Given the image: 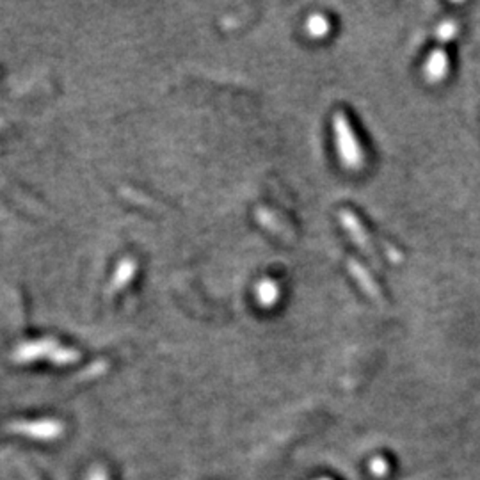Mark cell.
<instances>
[{
    "label": "cell",
    "instance_id": "5b68a950",
    "mask_svg": "<svg viewBox=\"0 0 480 480\" xmlns=\"http://www.w3.org/2000/svg\"><path fill=\"white\" fill-rule=\"evenodd\" d=\"M15 431L36 440H54L61 434V425L57 421H36V424H20Z\"/></svg>",
    "mask_w": 480,
    "mask_h": 480
},
{
    "label": "cell",
    "instance_id": "8fae6325",
    "mask_svg": "<svg viewBox=\"0 0 480 480\" xmlns=\"http://www.w3.org/2000/svg\"><path fill=\"white\" fill-rule=\"evenodd\" d=\"M88 480H109V477L104 468H95V470H91V473H89Z\"/></svg>",
    "mask_w": 480,
    "mask_h": 480
},
{
    "label": "cell",
    "instance_id": "277c9868",
    "mask_svg": "<svg viewBox=\"0 0 480 480\" xmlns=\"http://www.w3.org/2000/svg\"><path fill=\"white\" fill-rule=\"evenodd\" d=\"M347 267H349V272L353 274V278L356 279L359 288H362L370 299L381 302L382 292H381V288H379V285L376 283V279L372 278V274H370L369 270L362 265V263L356 262V260H349V262H347Z\"/></svg>",
    "mask_w": 480,
    "mask_h": 480
},
{
    "label": "cell",
    "instance_id": "52a82bcc",
    "mask_svg": "<svg viewBox=\"0 0 480 480\" xmlns=\"http://www.w3.org/2000/svg\"><path fill=\"white\" fill-rule=\"evenodd\" d=\"M256 299L262 306H274L279 299V286L270 279L260 281L256 286Z\"/></svg>",
    "mask_w": 480,
    "mask_h": 480
},
{
    "label": "cell",
    "instance_id": "8992f818",
    "mask_svg": "<svg viewBox=\"0 0 480 480\" xmlns=\"http://www.w3.org/2000/svg\"><path fill=\"white\" fill-rule=\"evenodd\" d=\"M135 270H137V263H135L132 258H127L119 263L118 270H116V274H114V279H112L111 292H116V290L123 288L127 283H130L135 276Z\"/></svg>",
    "mask_w": 480,
    "mask_h": 480
},
{
    "label": "cell",
    "instance_id": "6da1fadb",
    "mask_svg": "<svg viewBox=\"0 0 480 480\" xmlns=\"http://www.w3.org/2000/svg\"><path fill=\"white\" fill-rule=\"evenodd\" d=\"M333 134L341 164L347 169H362L363 164H365V151H363L362 144L354 134L353 125H350L346 112L338 111L333 114Z\"/></svg>",
    "mask_w": 480,
    "mask_h": 480
},
{
    "label": "cell",
    "instance_id": "7a4b0ae2",
    "mask_svg": "<svg viewBox=\"0 0 480 480\" xmlns=\"http://www.w3.org/2000/svg\"><path fill=\"white\" fill-rule=\"evenodd\" d=\"M338 217H340V222H341V226H343V230H346L347 235H349V237L354 240V244H356L363 253L369 254V258H372L373 262H377L379 256H377L376 242L372 240V237H370V233L366 231V228L362 224V221L357 219V215L354 214L353 210L343 208V210H340V215H338Z\"/></svg>",
    "mask_w": 480,
    "mask_h": 480
},
{
    "label": "cell",
    "instance_id": "30bf717a",
    "mask_svg": "<svg viewBox=\"0 0 480 480\" xmlns=\"http://www.w3.org/2000/svg\"><path fill=\"white\" fill-rule=\"evenodd\" d=\"M370 468H372L373 475L382 477V475H386V472H388V463H386V459H382V457H376V459L372 460Z\"/></svg>",
    "mask_w": 480,
    "mask_h": 480
},
{
    "label": "cell",
    "instance_id": "9c48e42d",
    "mask_svg": "<svg viewBox=\"0 0 480 480\" xmlns=\"http://www.w3.org/2000/svg\"><path fill=\"white\" fill-rule=\"evenodd\" d=\"M330 20H327L324 15H318V13L310 16V20L306 24V31H308V34H310L311 38H324L325 34L330 32Z\"/></svg>",
    "mask_w": 480,
    "mask_h": 480
},
{
    "label": "cell",
    "instance_id": "3957f363",
    "mask_svg": "<svg viewBox=\"0 0 480 480\" xmlns=\"http://www.w3.org/2000/svg\"><path fill=\"white\" fill-rule=\"evenodd\" d=\"M254 215H256V221H258L263 228H267L270 233H274L276 237L285 240V242H292L295 238L292 228H290L281 217H278V214H274L269 208H256V214Z\"/></svg>",
    "mask_w": 480,
    "mask_h": 480
},
{
    "label": "cell",
    "instance_id": "7c38bea8",
    "mask_svg": "<svg viewBox=\"0 0 480 480\" xmlns=\"http://www.w3.org/2000/svg\"><path fill=\"white\" fill-rule=\"evenodd\" d=\"M324 480H327V479H324Z\"/></svg>",
    "mask_w": 480,
    "mask_h": 480
},
{
    "label": "cell",
    "instance_id": "ba28073f",
    "mask_svg": "<svg viewBox=\"0 0 480 480\" xmlns=\"http://www.w3.org/2000/svg\"><path fill=\"white\" fill-rule=\"evenodd\" d=\"M444 70H447V57L443 52H434L433 56L428 57L427 64H425V73L431 80H438L444 75Z\"/></svg>",
    "mask_w": 480,
    "mask_h": 480
}]
</instances>
